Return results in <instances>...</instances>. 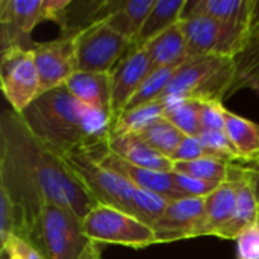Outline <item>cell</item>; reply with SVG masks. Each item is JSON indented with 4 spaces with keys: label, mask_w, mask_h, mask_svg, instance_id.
<instances>
[{
    "label": "cell",
    "mask_w": 259,
    "mask_h": 259,
    "mask_svg": "<svg viewBox=\"0 0 259 259\" xmlns=\"http://www.w3.org/2000/svg\"><path fill=\"white\" fill-rule=\"evenodd\" d=\"M0 188L17 205L24 235L42 203L52 202L85 219L99 203L67 162L38 140L20 114L5 109L0 117Z\"/></svg>",
    "instance_id": "cell-1"
},
{
    "label": "cell",
    "mask_w": 259,
    "mask_h": 259,
    "mask_svg": "<svg viewBox=\"0 0 259 259\" xmlns=\"http://www.w3.org/2000/svg\"><path fill=\"white\" fill-rule=\"evenodd\" d=\"M32 134L56 155H100L108 149L112 118L108 112L79 102L67 88L42 93L23 114Z\"/></svg>",
    "instance_id": "cell-2"
},
{
    "label": "cell",
    "mask_w": 259,
    "mask_h": 259,
    "mask_svg": "<svg viewBox=\"0 0 259 259\" xmlns=\"http://www.w3.org/2000/svg\"><path fill=\"white\" fill-rule=\"evenodd\" d=\"M23 238L42 259H103L100 244L85 234L82 219L52 202L42 203Z\"/></svg>",
    "instance_id": "cell-3"
},
{
    "label": "cell",
    "mask_w": 259,
    "mask_h": 259,
    "mask_svg": "<svg viewBox=\"0 0 259 259\" xmlns=\"http://www.w3.org/2000/svg\"><path fill=\"white\" fill-rule=\"evenodd\" d=\"M235 79L234 58L205 55L188 58L175 73L159 100L223 102L231 94Z\"/></svg>",
    "instance_id": "cell-4"
},
{
    "label": "cell",
    "mask_w": 259,
    "mask_h": 259,
    "mask_svg": "<svg viewBox=\"0 0 259 259\" xmlns=\"http://www.w3.org/2000/svg\"><path fill=\"white\" fill-rule=\"evenodd\" d=\"M62 159L99 205H108L135 217L134 196L137 187L127 179L103 167L88 153H70Z\"/></svg>",
    "instance_id": "cell-5"
},
{
    "label": "cell",
    "mask_w": 259,
    "mask_h": 259,
    "mask_svg": "<svg viewBox=\"0 0 259 259\" xmlns=\"http://www.w3.org/2000/svg\"><path fill=\"white\" fill-rule=\"evenodd\" d=\"M85 234L97 244L144 249L158 244L152 226L108 205H97L82 219Z\"/></svg>",
    "instance_id": "cell-6"
},
{
    "label": "cell",
    "mask_w": 259,
    "mask_h": 259,
    "mask_svg": "<svg viewBox=\"0 0 259 259\" xmlns=\"http://www.w3.org/2000/svg\"><path fill=\"white\" fill-rule=\"evenodd\" d=\"M255 0H194L187 2L182 17L205 14L223 26L217 55L235 58L246 46L253 21Z\"/></svg>",
    "instance_id": "cell-7"
},
{
    "label": "cell",
    "mask_w": 259,
    "mask_h": 259,
    "mask_svg": "<svg viewBox=\"0 0 259 259\" xmlns=\"http://www.w3.org/2000/svg\"><path fill=\"white\" fill-rule=\"evenodd\" d=\"M0 82L12 111L23 114L42 94L33 52L24 47L3 50L0 58Z\"/></svg>",
    "instance_id": "cell-8"
},
{
    "label": "cell",
    "mask_w": 259,
    "mask_h": 259,
    "mask_svg": "<svg viewBox=\"0 0 259 259\" xmlns=\"http://www.w3.org/2000/svg\"><path fill=\"white\" fill-rule=\"evenodd\" d=\"M132 41L117 33L105 20L76 35L77 71L111 73L131 49Z\"/></svg>",
    "instance_id": "cell-9"
},
{
    "label": "cell",
    "mask_w": 259,
    "mask_h": 259,
    "mask_svg": "<svg viewBox=\"0 0 259 259\" xmlns=\"http://www.w3.org/2000/svg\"><path fill=\"white\" fill-rule=\"evenodd\" d=\"M30 50L35 56L42 93L64 87L77 71L76 36L59 35L52 41L33 42Z\"/></svg>",
    "instance_id": "cell-10"
},
{
    "label": "cell",
    "mask_w": 259,
    "mask_h": 259,
    "mask_svg": "<svg viewBox=\"0 0 259 259\" xmlns=\"http://www.w3.org/2000/svg\"><path fill=\"white\" fill-rule=\"evenodd\" d=\"M41 21L44 0H0L2 52L9 47L30 49V33Z\"/></svg>",
    "instance_id": "cell-11"
},
{
    "label": "cell",
    "mask_w": 259,
    "mask_h": 259,
    "mask_svg": "<svg viewBox=\"0 0 259 259\" xmlns=\"http://www.w3.org/2000/svg\"><path fill=\"white\" fill-rule=\"evenodd\" d=\"M152 71V64L144 47H138L132 42L127 53L111 71L112 82V103L111 117L112 121L126 109L127 103L143 85L146 77Z\"/></svg>",
    "instance_id": "cell-12"
},
{
    "label": "cell",
    "mask_w": 259,
    "mask_h": 259,
    "mask_svg": "<svg viewBox=\"0 0 259 259\" xmlns=\"http://www.w3.org/2000/svg\"><path fill=\"white\" fill-rule=\"evenodd\" d=\"M206 197H182L171 200L164 215L153 226L158 244L196 238L205 214Z\"/></svg>",
    "instance_id": "cell-13"
},
{
    "label": "cell",
    "mask_w": 259,
    "mask_h": 259,
    "mask_svg": "<svg viewBox=\"0 0 259 259\" xmlns=\"http://www.w3.org/2000/svg\"><path fill=\"white\" fill-rule=\"evenodd\" d=\"M103 167L118 173L124 179H127L132 185L149 190L153 193H158L170 200H178L185 197L176 187L173 173L171 171H155L149 168H143L138 165H134L118 155L112 153L109 149L103 150L100 155L94 156Z\"/></svg>",
    "instance_id": "cell-14"
},
{
    "label": "cell",
    "mask_w": 259,
    "mask_h": 259,
    "mask_svg": "<svg viewBox=\"0 0 259 259\" xmlns=\"http://www.w3.org/2000/svg\"><path fill=\"white\" fill-rule=\"evenodd\" d=\"M237 188V208L232 220L217 235L223 240H237V237L249 226L258 223L259 200L255 194L250 178L240 164H231V178Z\"/></svg>",
    "instance_id": "cell-15"
},
{
    "label": "cell",
    "mask_w": 259,
    "mask_h": 259,
    "mask_svg": "<svg viewBox=\"0 0 259 259\" xmlns=\"http://www.w3.org/2000/svg\"><path fill=\"white\" fill-rule=\"evenodd\" d=\"M179 26L185 36L188 58L219 52L223 38V26L215 18L205 14L185 15L181 18Z\"/></svg>",
    "instance_id": "cell-16"
},
{
    "label": "cell",
    "mask_w": 259,
    "mask_h": 259,
    "mask_svg": "<svg viewBox=\"0 0 259 259\" xmlns=\"http://www.w3.org/2000/svg\"><path fill=\"white\" fill-rule=\"evenodd\" d=\"M108 149L134 165L155 171H173V161L152 149L138 134L111 137Z\"/></svg>",
    "instance_id": "cell-17"
},
{
    "label": "cell",
    "mask_w": 259,
    "mask_h": 259,
    "mask_svg": "<svg viewBox=\"0 0 259 259\" xmlns=\"http://www.w3.org/2000/svg\"><path fill=\"white\" fill-rule=\"evenodd\" d=\"M65 88L83 105L108 112L111 115V103H112L111 73L76 71L67 80Z\"/></svg>",
    "instance_id": "cell-18"
},
{
    "label": "cell",
    "mask_w": 259,
    "mask_h": 259,
    "mask_svg": "<svg viewBox=\"0 0 259 259\" xmlns=\"http://www.w3.org/2000/svg\"><path fill=\"white\" fill-rule=\"evenodd\" d=\"M237 208V188L235 184L229 179L222 184L215 191L206 197L205 214L197 228L196 237L214 235L217 237L222 229L228 226L232 220Z\"/></svg>",
    "instance_id": "cell-19"
},
{
    "label": "cell",
    "mask_w": 259,
    "mask_h": 259,
    "mask_svg": "<svg viewBox=\"0 0 259 259\" xmlns=\"http://www.w3.org/2000/svg\"><path fill=\"white\" fill-rule=\"evenodd\" d=\"M156 0H111L106 23L121 36L135 41Z\"/></svg>",
    "instance_id": "cell-20"
},
{
    "label": "cell",
    "mask_w": 259,
    "mask_h": 259,
    "mask_svg": "<svg viewBox=\"0 0 259 259\" xmlns=\"http://www.w3.org/2000/svg\"><path fill=\"white\" fill-rule=\"evenodd\" d=\"M143 47L149 55L152 71L167 67H181L188 59L185 36L179 23L150 39Z\"/></svg>",
    "instance_id": "cell-21"
},
{
    "label": "cell",
    "mask_w": 259,
    "mask_h": 259,
    "mask_svg": "<svg viewBox=\"0 0 259 259\" xmlns=\"http://www.w3.org/2000/svg\"><path fill=\"white\" fill-rule=\"evenodd\" d=\"M187 2L188 0H156L134 44L143 47L150 39L178 24L182 18Z\"/></svg>",
    "instance_id": "cell-22"
},
{
    "label": "cell",
    "mask_w": 259,
    "mask_h": 259,
    "mask_svg": "<svg viewBox=\"0 0 259 259\" xmlns=\"http://www.w3.org/2000/svg\"><path fill=\"white\" fill-rule=\"evenodd\" d=\"M225 132L241 158L240 164H246L259 156V124L237 115L226 109Z\"/></svg>",
    "instance_id": "cell-23"
},
{
    "label": "cell",
    "mask_w": 259,
    "mask_h": 259,
    "mask_svg": "<svg viewBox=\"0 0 259 259\" xmlns=\"http://www.w3.org/2000/svg\"><path fill=\"white\" fill-rule=\"evenodd\" d=\"M234 62L235 79L229 96L246 88L259 91V27L252 29L244 49L234 58Z\"/></svg>",
    "instance_id": "cell-24"
},
{
    "label": "cell",
    "mask_w": 259,
    "mask_h": 259,
    "mask_svg": "<svg viewBox=\"0 0 259 259\" xmlns=\"http://www.w3.org/2000/svg\"><path fill=\"white\" fill-rule=\"evenodd\" d=\"M165 100H155L132 109H124L111 126V137L140 134L155 120L164 117Z\"/></svg>",
    "instance_id": "cell-25"
},
{
    "label": "cell",
    "mask_w": 259,
    "mask_h": 259,
    "mask_svg": "<svg viewBox=\"0 0 259 259\" xmlns=\"http://www.w3.org/2000/svg\"><path fill=\"white\" fill-rule=\"evenodd\" d=\"M152 149L159 152L161 155L171 159L181 143L185 140V134L181 132L173 123H170L167 118L161 117L150 123L146 129H143L138 134Z\"/></svg>",
    "instance_id": "cell-26"
},
{
    "label": "cell",
    "mask_w": 259,
    "mask_h": 259,
    "mask_svg": "<svg viewBox=\"0 0 259 259\" xmlns=\"http://www.w3.org/2000/svg\"><path fill=\"white\" fill-rule=\"evenodd\" d=\"M164 118L173 123L187 137L199 138L202 134L199 100H165Z\"/></svg>",
    "instance_id": "cell-27"
},
{
    "label": "cell",
    "mask_w": 259,
    "mask_h": 259,
    "mask_svg": "<svg viewBox=\"0 0 259 259\" xmlns=\"http://www.w3.org/2000/svg\"><path fill=\"white\" fill-rule=\"evenodd\" d=\"M173 171L212 184H225L231 178V164L214 158H200L196 161L173 162Z\"/></svg>",
    "instance_id": "cell-28"
},
{
    "label": "cell",
    "mask_w": 259,
    "mask_h": 259,
    "mask_svg": "<svg viewBox=\"0 0 259 259\" xmlns=\"http://www.w3.org/2000/svg\"><path fill=\"white\" fill-rule=\"evenodd\" d=\"M178 68L179 67H167V68H159V70L150 71V74L146 77L143 85L138 88V91L134 94V97L127 103L126 109H132V108L159 100Z\"/></svg>",
    "instance_id": "cell-29"
},
{
    "label": "cell",
    "mask_w": 259,
    "mask_h": 259,
    "mask_svg": "<svg viewBox=\"0 0 259 259\" xmlns=\"http://www.w3.org/2000/svg\"><path fill=\"white\" fill-rule=\"evenodd\" d=\"M170 199L149 191L143 188H135V196H134V211H135V219L141 220L143 223L149 226H155L156 222L164 215L167 206L170 205Z\"/></svg>",
    "instance_id": "cell-30"
},
{
    "label": "cell",
    "mask_w": 259,
    "mask_h": 259,
    "mask_svg": "<svg viewBox=\"0 0 259 259\" xmlns=\"http://www.w3.org/2000/svg\"><path fill=\"white\" fill-rule=\"evenodd\" d=\"M208 150V158H214L228 164H240L241 158L232 146L225 131H203L199 137Z\"/></svg>",
    "instance_id": "cell-31"
},
{
    "label": "cell",
    "mask_w": 259,
    "mask_h": 259,
    "mask_svg": "<svg viewBox=\"0 0 259 259\" xmlns=\"http://www.w3.org/2000/svg\"><path fill=\"white\" fill-rule=\"evenodd\" d=\"M21 228V215L14 203V200L9 197V194L0 188V243L2 246L6 244V241L12 235H18Z\"/></svg>",
    "instance_id": "cell-32"
},
{
    "label": "cell",
    "mask_w": 259,
    "mask_h": 259,
    "mask_svg": "<svg viewBox=\"0 0 259 259\" xmlns=\"http://www.w3.org/2000/svg\"><path fill=\"white\" fill-rule=\"evenodd\" d=\"M173 173L175 184L178 190L185 196V197H208L212 191H215L222 184H212L206 181H200L187 175H181L176 171Z\"/></svg>",
    "instance_id": "cell-33"
},
{
    "label": "cell",
    "mask_w": 259,
    "mask_h": 259,
    "mask_svg": "<svg viewBox=\"0 0 259 259\" xmlns=\"http://www.w3.org/2000/svg\"><path fill=\"white\" fill-rule=\"evenodd\" d=\"M226 108L223 102H200V124L203 131H225Z\"/></svg>",
    "instance_id": "cell-34"
},
{
    "label": "cell",
    "mask_w": 259,
    "mask_h": 259,
    "mask_svg": "<svg viewBox=\"0 0 259 259\" xmlns=\"http://www.w3.org/2000/svg\"><path fill=\"white\" fill-rule=\"evenodd\" d=\"M235 244L237 259H259V222L243 231Z\"/></svg>",
    "instance_id": "cell-35"
},
{
    "label": "cell",
    "mask_w": 259,
    "mask_h": 259,
    "mask_svg": "<svg viewBox=\"0 0 259 259\" xmlns=\"http://www.w3.org/2000/svg\"><path fill=\"white\" fill-rule=\"evenodd\" d=\"M200 158H208V150L203 146V143L196 137H185V140L181 143V146L171 156V161L187 162V161H196Z\"/></svg>",
    "instance_id": "cell-36"
},
{
    "label": "cell",
    "mask_w": 259,
    "mask_h": 259,
    "mask_svg": "<svg viewBox=\"0 0 259 259\" xmlns=\"http://www.w3.org/2000/svg\"><path fill=\"white\" fill-rule=\"evenodd\" d=\"M2 250L6 252L8 259H42L41 253L24 238L12 235L5 246H2Z\"/></svg>",
    "instance_id": "cell-37"
},
{
    "label": "cell",
    "mask_w": 259,
    "mask_h": 259,
    "mask_svg": "<svg viewBox=\"0 0 259 259\" xmlns=\"http://www.w3.org/2000/svg\"><path fill=\"white\" fill-rule=\"evenodd\" d=\"M70 3L71 0H44V21H53L61 27Z\"/></svg>",
    "instance_id": "cell-38"
},
{
    "label": "cell",
    "mask_w": 259,
    "mask_h": 259,
    "mask_svg": "<svg viewBox=\"0 0 259 259\" xmlns=\"http://www.w3.org/2000/svg\"><path fill=\"white\" fill-rule=\"evenodd\" d=\"M240 165H241V164H240ZM241 167L246 170L247 176L250 178L252 185H253V190H255V194H256V197H258V200H259V168L247 167V165H241Z\"/></svg>",
    "instance_id": "cell-39"
},
{
    "label": "cell",
    "mask_w": 259,
    "mask_h": 259,
    "mask_svg": "<svg viewBox=\"0 0 259 259\" xmlns=\"http://www.w3.org/2000/svg\"><path fill=\"white\" fill-rule=\"evenodd\" d=\"M241 165H247V167H253V168H259V156H256L255 159L246 162V164H241Z\"/></svg>",
    "instance_id": "cell-40"
},
{
    "label": "cell",
    "mask_w": 259,
    "mask_h": 259,
    "mask_svg": "<svg viewBox=\"0 0 259 259\" xmlns=\"http://www.w3.org/2000/svg\"><path fill=\"white\" fill-rule=\"evenodd\" d=\"M0 259H8V255L5 250H0Z\"/></svg>",
    "instance_id": "cell-41"
},
{
    "label": "cell",
    "mask_w": 259,
    "mask_h": 259,
    "mask_svg": "<svg viewBox=\"0 0 259 259\" xmlns=\"http://www.w3.org/2000/svg\"><path fill=\"white\" fill-rule=\"evenodd\" d=\"M258 222H259V220H258Z\"/></svg>",
    "instance_id": "cell-42"
}]
</instances>
